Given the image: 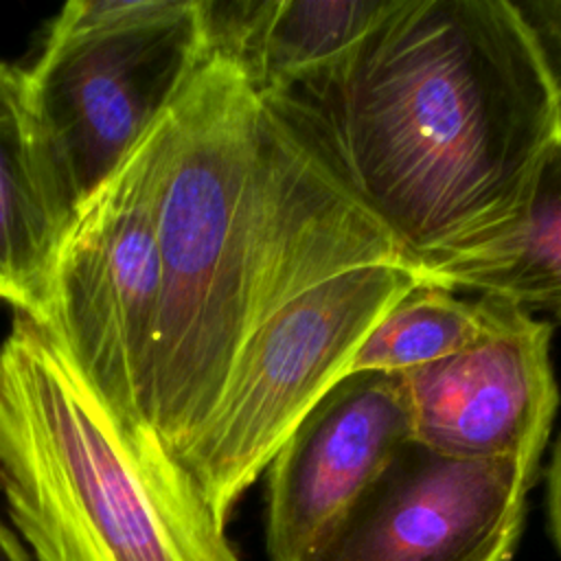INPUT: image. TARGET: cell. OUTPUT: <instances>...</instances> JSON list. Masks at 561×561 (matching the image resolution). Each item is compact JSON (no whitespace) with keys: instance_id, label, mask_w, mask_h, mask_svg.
<instances>
[{"instance_id":"9","label":"cell","mask_w":561,"mask_h":561,"mask_svg":"<svg viewBox=\"0 0 561 561\" xmlns=\"http://www.w3.org/2000/svg\"><path fill=\"white\" fill-rule=\"evenodd\" d=\"M408 440L412 419L401 375L342 377L267 467L270 561H302Z\"/></svg>"},{"instance_id":"12","label":"cell","mask_w":561,"mask_h":561,"mask_svg":"<svg viewBox=\"0 0 561 561\" xmlns=\"http://www.w3.org/2000/svg\"><path fill=\"white\" fill-rule=\"evenodd\" d=\"M68 226L35 167L22 118L0 123V300L42 322Z\"/></svg>"},{"instance_id":"14","label":"cell","mask_w":561,"mask_h":561,"mask_svg":"<svg viewBox=\"0 0 561 561\" xmlns=\"http://www.w3.org/2000/svg\"><path fill=\"white\" fill-rule=\"evenodd\" d=\"M548 64L561 107V0L515 2Z\"/></svg>"},{"instance_id":"2","label":"cell","mask_w":561,"mask_h":561,"mask_svg":"<svg viewBox=\"0 0 561 561\" xmlns=\"http://www.w3.org/2000/svg\"><path fill=\"white\" fill-rule=\"evenodd\" d=\"M265 101L410 267L511 221L561 136L548 64L508 0H397L348 53Z\"/></svg>"},{"instance_id":"5","label":"cell","mask_w":561,"mask_h":561,"mask_svg":"<svg viewBox=\"0 0 561 561\" xmlns=\"http://www.w3.org/2000/svg\"><path fill=\"white\" fill-rule=\"evenodd\" d=\"M416 283L403 263L353 267L289 300L252 335L215 412L180 458L224 524L296 425L344 377L368 331Z\"/></svg>"},{"instance_id":"10","label":"cell","mask_w":561,"mask_h":561,"mask_svg":"<svg viewBox=\"0 0 561 561\" xmlns=\"http://www.w3.org/2000/svg\"><path fill=\"white\" fill-rule=\"evenodd\" d=\"M397 0H204L206 46L267 99L348 53Z\"/></svg>"},{"instance_id":"15","label":"cell","mask_w":561,"mask_h":561,"mask_svg":"<svg viewBox=\"0 0 561 561\" xmlns=\"http://www.w3.org/2000/svg\"><path fill=\"white\" fill-rule=\"evenodd\" d=\"M26 70L0 61V123L22 118Z\"/></svg>"},{"instance_id":"3","label":"cell","mask_w":561,"mask_h":561,"mask_svg":"<svg viewBox=\"0 0 561 561\" xmlns=\"http://www.w3.org/2000/svg\"><path fill=\"white\" fill-rule=\"evenodd\" d=\"M0 493L37 561H241L191 473L24 311L0 342Z\"/></svg>"},{"instance_id":"11","label":"cell","mask_w":561,"mask_h":561,"mask_svg":"<svg viewBox=\"0 0 561 561\" xmlns=\"http://www.w3.org/2000/svg\"><path fill=\"white\" fill-rule=\"evenodd\" d=\"M412 270L419 283L476 291L561 320V136L543 153L511 221Z\"/></svg>"},{"instance_id":"1","label":"cell","mask_w":561,"mask_h":561,"mask_svg":"<svg viewBox=\"0 0 561 561\" xmlns=\"http://www.w3.org/2000/svg\"><path fill=\"white\" fill-rule=\"evenodd\" d=\"M147 145L162 254L149 423L180 460L280 307L346 270L408 261L322 156L208 48Z\"/></svg>"},{"instance_id":"7","label":"cell","mask_w":561,"mask_h":561,"mask_svg":"<svg viewBox=\"0 0 561 561\" xmlns=\"http://www.w3.org/2000/svg\"><path fill=\"white\" fill-rule=\"evenodd\" d=\"M535 471L408 440L302 561H508Z\"/></svg>"},{"instance_id":"6","label":"cell","mask_w":561,"mask_h":561,"mask_svg":"<svg viewBox=\"0 0 561 561\" xmlns=\"http://www.w3.org/2000/svg\"><path fill=\"white\" fill-rule=\"evenodd\" d=\"M162 254L147 136L70 221L42 324L129 425L149 423Z\"/></svg>"},{"instance_id":"16","label":"cell","mask_w":561,"mask_h":561,"mask_svg":"<svg viewBox=\"0 0 561 561\" xmlns=\"http://www.w3.org/2000/svg\"><path fill=\"white\" fill-rule=\"evenodd\" d=\"M548 515L552 537L561 550V438L554 447L550 467H548Z\"/></svg>"},{"instance_id":"8","label":"cell","mask_w":561,"mask_h":561,"mask_svg":"<svg viewBox=\"0 0 561 561\" xmlns=\"http://www.w3.org/2000/svg\"><path fill=\"white\" fill-rule=\"evenodd\" d=\"M484 329L462 351L401 373L412 440L462 460H533L543 451L559 392L550 324L478 296Z\"/></svg>"},{"instance_id":"4","label":"cell","mask_w":561,"mask_h":561,"mask_svg":"<svg viewBox=\"0 0 561 561\" xmlns=\"http://www.w3.org/2000/svg\"><path fill=\"white\" fill-rule=\"evenodd\" d=\"M204 0H72L26 70L22 125L70 226L206 57Z\"/></svg>"},{"instance_id":"13","label":"cell","mask_w":561,"mask_h":561,"mask_svg":"<svg viewBox=\"0 0 561 561\" xmlns=\"http://www.w3.org/2000/svg\"><path fill=\"white\" fill-rule=\"evenodd\" d=\"M482 329L478 300H460L449 289L416 283L368 331L344 377L353 373L401 375L462 351Z\"/></svg>"},{"instance_id":"17","label":"cell","mask_w":561,"mask_h":561,"mask_svg":"<svg viewBox=\"0 0 561 561\" xmlns=\"http://www.w3.org/2000/svg\"><path fill=\"white\" fill-rule=\"evenodd\" d=\"M0 561H33L18 535L0 522Z\"/></svg>"}]
</instances>
